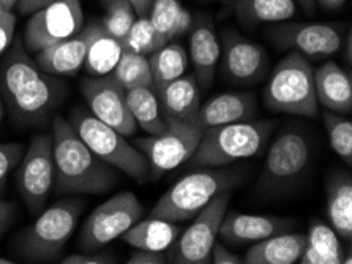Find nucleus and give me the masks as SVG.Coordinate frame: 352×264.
I'll use <instances>...</instances> for the list:
<instances>
[{
    "label": "nucleus",
    "instance_id": "obj_1",
    "mask_svg": "<svg viewBox=\"0 0 352 264\" xmlns=\"http://www.w3.org/2000/svg\"><path fill=\"white\" fill-rule=\"evenodd\" d=\"M0 97L14 123L28 128L45 127L65 100V85L58 77L43 72L14 37L0 63Z\"/></svg>",
    "mask_w": 352,
    "mask_h": 264
},
{
    "label": "nucleus",
    "instance_id": "obj_9",
    "mask_svg": "<svg viewBox=\"0 0 352 264\" xmlns=\"http://www.w3.org/2000/svg\"><path fill=\"white\" fill-rule=\"evenodd\" d=\"M142 214L144 207L135 193H117L90 212L79 234V249L82 252L101 250L140 222Z\"/></svg>",
    "mask_w": 352,
    "mask_h": 264
},
{
    "label": "nucleus",
    "instance_id": "obj_36",
    "mask_svg": "<svg viewBox=\"0 0 352 264\" xmlns=\"http://www.w3.org/2000/svg\"><path fill=\"white\" fill-rule=\"evenodd\" d=\"M24 152V145L21 143L0 144V199L7 192L10 172L19 165Z\"/></svg>",
    "mask_w": 352,
    "mask_h": 264
},
{
    "label": "nucleus",
    "instance_id": "obj_30",
    "mask_svg": "<svg viewBox=\"0 0 352 264\" xmlns=\"http://www.w3.org/2000/svg\"><path fill=\"white\" fill-rule=\"evenodd\" d=\"M153 77V90L184 77L188 67V54L180 43L169 41L147 56Z\"/></svg>",
    "mask_w": 352,
    "mask_h": 264
},
{
    "label": "nucleus",
    "instance_id": "obj_11",
    "mask_svg": "<svg viewBox=\"0 0 352 264\" xmlns=\"http://www.w3.org/2000/svg\"><path fill=\"white\" fill-rule=\"evenodd\" d=\"M231 201V192L218 195L195 215L193 223L179 234L174 244L166 250L168 263L174 264H207L210 252L217 242L223 217Z\"/></svg>",
    "mask_w": 352,
    "mask_h": 264
},
{
    "label": "nucleus",
    "instance_id": "obj_32",
    "mask_svg": "<svg viewBox=\"0 0 352 264\" xmlns=\"http://www.w3.org/2000/svg\"><path fill=\"white\" fill-rule=\"evenodd\" d=\"M122 48L124 51L151 56L153 51L164 46L163 40L153 29L148 16H136L126 34L122 37Z\"/></svg>",
    "mask_w": 352,
    "mask_h": 264
},
{
    "label": "nucleus",
    "instance_id": "obj_48",
    "mask_svg": "<svg viewBox=\"0 0 352 264\" xmlns=\"http://www.w3.org/2000/svg\"><path fill=\"white\" fill-rule=\"evenodd\" d=\"M18 2L19 0H0V3H2L7 10H13L16 5H18Z\"/></svg>",
    "mask_w": 352,
    "mask_h": 264
},
{
    "label": "nucleus",
    "instance_id": "obj_43",
    "mask_svg": "<svg viewBox=\"0 0 352 264\" xmlns=\"http://www.w3.org/2000/svg\"><path fill=\"white\" fill-rule=\"evenodd\" d=\"M52 2H56V0H19L16 7H18L21 14L25 16L38 12L40 8L46 7V5H50Z\"/></svg>",
    "mask_w": 352,
    "mask_h": 264
},
{
    "label": "nucleus",
    "instance_id": "obj_49",
    "mask_svg": "<svg viewBox=\"0 0 352 264\" xmlns=\"http://www.w3.org/2000/svg\"><path fill=\"white\" fill-rule=\"evenodd\" d=\"M3 114H5V105H3L2 97H0V122H2V119H3Z\"/></svg>",
    "mask_w": 352,
    "mask_h": 264
},
{
    "label": "nucleus",
    "instance_id": "obj_26",
    "mask_svg": "<svg viewBox=\"0 0 352 264\" xmlns=\"http://www.w3.org/2000/svg\"><path fill=\"white\" fill-rule=\"evenodd\" d=\"M327 217L340 239H352V179L348 172L330 176L325 184Z\"/></svg>",
    "mask_w": 352,
    "mask_h": 264
},
{
    "label": "nucleus",
    "instance_id": "obj_37",
    "mask_svg": "<svg viewBox=\"0 0 352 264\" xmlns=\"http://www.w3.org/2000/svg\"><path fill=\"white\" fill-rule=\"evenodd\" d=\"M16 18L12 10H7L0 3V56L7 52L14 40Z\"/></svg>",
    "mask_w": 352,
    "mask_h": 264
},
{
    "label": "nucleus",
    "instance_id": "obj_47",
    "mask_svg": "<svg viewBox=\"0 0 352 264\" xmlns=\"http://www.w3.org/2000/svg\"><path fill=\"white\" fill-rule=\"evenodd\" d=\"M346 37V61H348L351 63V51H352V35H351V30L348 32V34L344 35Z\"/></svg>",
    "mask_w": 352,
    "mask_h": 264
},
{
    "label": "nucleus",
    "instance_id": "obj_12",
    "mask_svg": "<svg viewBox=\"0 0 352 264\" xmlns=\"http://www.w3.org/2000/svg\"><path fill=\"white\" fill-rule=\"evenodd\" d=\"M54 181L52 134H35L30 139L16 172V187L30 214H38L45 209L50 193L54 188Z\"/></svg>",
    "mask_w": 352,
    "mask_h": 264
},
{
    "label": "nucleus",
    "instance_id": "obj_4",
    "mask_svg": "<svg viewBox=\"0 0 352 264\" xmlns=\"http://www.w3.org/2000/svg\"><path fill=\"white\" fill-rule=\"evenodd\" d=\"M275 130L272 121H247L206 128L188 161L196 168H220L263 154Z\"/></svg>",
    "mask_w": 352,
    "mask_h": 264
},
{
    "label": "nucleus",
    "instance_id": "obj_19",
    "mask_svg": "<svg viewBox=\"0 0 352 264\" xmlns=\"http://www.w3.org/2000/svg\"><path fill=\"white\" fill-rule=\"evenodd\" d=\"M221 45L207 16H199L190 29V59L199 88H209L217 73Z\"/></svg>",
    "mask_w": 352,
    "mask_h": 264
},
{
    "label": "nucleus",
    "instance_id": "obj_3",
    "mask_svg": "<svg viewBox=\"0 0 352 264\" xmlns=\"http://www.w3.org/2000/svg\"><path fill=\"white\" fill-rule=\"evenodd\" d=\"M240 168H201L169 188L152 207L148 217L182 223L199 214L213 198L231 192L245 179Z\"/></svg>",
    "mask_w": 352,
    "mask_h": 264
},
{
    "label": "nucleus",
    "instance_id": "obj_14",
    "mask_svg": "<svg viewBox=\"0 0 352 264\" xmlns=\"http://www.w3.org/2000/svg\"><path fill=\"white\" fill-rule=\"evenodd\" d=\"M89 111L116 128L124 136H133L138 125L126 105V90L113 73L104 77H87L79 84Z\"/></svg>",
    "mask_w": 352,
    "mask_h": 264
},
{
    "label": "nucleus",
    "instance_id": "obj_33",
    "mask_svg": "<svg viewBox=\"0 0 352 264\" xmlns=\"http://www.w3.org/2000/svg\"><path fill=\"white\" fill-rule=\"evenodd\" d=\"M322 121L330 148L343 159L346 165L352 163V122L337 112L329 110L322 111Z\"/></svg>",
    "mask_w": 352,
    "mask_h": 264
},
{
    "label": "nucleus",
    "instance_id": "obj_17",
    "mask_svg": "<svg viewBox=\"0 0 352 264\" xmlns=\"http://www.w3.org/2000/svg\"><path fill=\"white\" fill-rule=\"evenodd\" d=\"M294 226V220L291 219L226 211L218 238H221L229 245L242 247L256 244V242L272 238L275 234L287 233Z\"/></svg>",
    "mask_w": 352,
    "mask_h": 264
},
{
    "label": "nucleus",
    "instance_id": "obj_25",
    "mask_svg": "<svg viewBox=\"0 0 352 264\" xmlns=\"http://www.w3.org/2000/svg\"><path fill=\"white\" fill-rule=\"evenodd\" d=\"M213 2L221 3L247 27L281 23L291 19L297 12L294 0H213Z\"/></svg>",
    "mask_w": 352,
    "mask_h": 264
},
{
    "label": "nucleus",
    "instance_id": "obj_18",
    "mask_svg": "<svg viewBox=\"0 0 352 264\" xmlns=\"http://www.w3.org/2000/svg\"><path fill=\"white\" fill-rule=\"evenodd\" d=\"M164 121L196 123L201 108L199 84L195 74H184L155 89Z\"/></svg>",
    "mask_w": 352,
    "mask_h": 264
},
{
    "label": "nucleus",
    "instance_id": "obj_20",
    "mask_svg": "<svg viewBox=\"0 0 352 264\" xmlns=\"http://www.w3.org/2000/svg\"><path fill=\"white\" fill-rule=\"evenodd\" d=\"M89 27L84 26L76 35L57 41L35 54V63L52 77H74L84 65L87 51Z\"/></svg>",
    "mask_w": 352,
    "mask_h": 264
},
{
    "label": "nucleus",
    "instance_id": "obj_13",
    "mask_svg": "<svg viewBox=\"0 0 352 264\" xmlns=\"http://www.w3.org/2000/svg\"><path fill=\"white\" fill-rule=\"evenodd\" d=\"M84 21L81 0H56L30 14L23 35L25 50L36 54L70 39L85 26Z\"/></svg>",
    "mask_w": 352,
    "mask_h": 264
},
{
    "label": "nucleus",
    "instance_id": "obj_23",
    "mask_svg": "<svg viewBox=\"0 0 352 264\" xmlns=\"http://www.w3.org/2000/svg\"><path fill=\"white\" fill-rule=\"evenodd\" d=\"M89 41L84 59V72L87 77H104L114 72L119 59L124 52L122 43L104 29L101 21L87 24Z\"/></svg>",
    "mask_w": 352,
    "mask_h": 264
},
{
    "label": "nucleus",
    "instance_id": "obj_35",
    "mask_svg": "<svg viewBox=\"0 0 352 264\" xmlns=\"http://www.w3.org/2000/svg\"><path fill=\"white\" fill-rule=\"evenodd\" d=\"M182 8V0H152L147 16L164 45L173 41L175 21H177Z\"/></svg>",
    "mask_w": 352,
    "mask_h": 264
},
{
    "label": "nucleus",
    "instance_id": "obj_34",
    "mask_svg": "<svg viewBox=\"0 0 352 264\" xmlns=\"http://www.w3.org/2000/svg\"><path fill=\"white\" fill-rule=\"evenodd\" d=\"M100 3L104 10V16L100 19L101 24L111 35L122 40L136 18L131 2L130 0H100Z\"/></svg>",
    "mask_w": 352,
    "mask_h": 264
},
{
    "label": "nucleus",
    "instance_id": "obj_21",
    "mask_svg": "<svg viewBox=\"0 0 352 264\" xmlns=\"http://www.w3.org/2000/svg\"><path fill=\"white\" fill-rule=\"evenodd\" d=\"M258 112V105L250 92H226L213 97L199 108L196 123L202 130L226 123L253 121Z\"/></svg>",
    "mask_w": 352,
    "mask_h": 264
},
{
    "label": "nucleus",
    "instance_id": "obj_41",
    "mask_svg": "<svg viewBox=\"0 0 352 264\" xmlns=\"http://www.w3.org/2000/svg\"><path fill=\"white\" fill-rule=\"evenodd\" d=\"M16 215H18V206L13 201L0 199V238L12 228Z\"/></svg>",
    "mask_w": 352,
    "mask_h": 264
},
{
    "label": "nucleus",
    "instance_id": "obj_7",
    "mask_svg": "<svg viewBox=\"0 0 352 264\" xmlns=\"http://www.w3.org/2000/svg\"><path fill=\"white\" fill-rule=\"evenodd\" d=\"M68 122L98 159L130 176L138 184L144 185L151 181V166L146 155L116 128L101 122L82 106L74 108Z\"/></svg>",
    "mask_w": 352,
    "mask_h": 264
},
{
    "label": "nucleus",
    "instance_id": "obj_10",
    "mask_svg": "<svg viewBox=\"0 0 352 264\" xmlns=\"http://www.w3.org/2000/svg\"><path fill=\"white\" fill-rule=\"evenodd\" d=\"M202 133L204 130L197 123L166 121L164 132L136 139L135 145L146 155L151 166V181H158L193 157Z\"/></svg>",
    "mask_w": 352,
    "mask_h": 264
},
{
    "label": "nucleus",
    "instance_id": "obj_24",
    "mask_svg": "<svg viewBox=\"0 0 352 264\" xmlns=\"http://www.w3.org/2000/svg\"><path fill=\"white\" fill-rule=\"evenodd\" d=\"M307 245V234L281 233L256 242L245 253L247 264H296Z\"/></svg>",
    "mask_w": 352,
    "mask_h": 264
},
{
    "label": "nucleus",
    "instance_id": "obj_44",
    "mask_svg": "<svg viewBox=\"0 0 352 264\" xmlns=\"http://www.w3.org/2000/svg\"><path fill=\"white\" fill-rule=\"evenodd\" d=\"M130 2L136 16H147L152 0H130Z\"/></svg>",
    "mask_w": 352,
    "mask_h": 264
},
{
    "label": "nucleus",
    "instance_id": "obj_8",
    "mask_svg": "<svg viewBox=\"0 0 352 264\" xmlns=\"http://www.w3.org/2000/svg\"><path fill=\"white\" fill-rule=\"evenodd\" d=\"M310 143L298 130L281 132L270 144L267 159L258 182L264 195H281L289 192L310 163Z\"/></svg>",
    "mask_w": 352,
    "mask_h": 264
},
{
    "label": "nucleus",
    "instance_id": "obj_40",
    "mask_svg": "<svg viewBox=\"0 0 352 264\" xmlns=\"http://www.w3.org/2000/svg\"><path fill=\"white\" fill-rule=\"evenodd\" d=\"M210 263L215 264H242L243 258L232 253L226 245L215 242L210 252Z\"/></svg>",
    "mask_w": 352,
    "mask_h": 264
},
{
    "label": "nucleus",
    "instance_id": "obj_50",
    "mask_svg": "<svg viewBox=\"0 0 352 264\" xmlns=\"http://www.w3.org/2000/svg\"><path fill=\"white\" fill-rule=\"evenodd\" d=\"M13 263H16V261H12V260H8V258L0 256V264H13Z\"/></svg>",
    "mask_w": 352,
    "mask_h": 264
},
{
    "label": "nucleus",
    "instance_id": "obj_22",
    "mask_svg": "<svg viewBox=\"0 0 352 264\" xmlns=\"http://www.w3.org/2000/svg\"><path fill=\"white\" fill-rule=\"evenodd\" d=\"M314 88L318 103L325 110L346 116L352 111V81L351 73L337 62L327 61L314 70Z\"/></svg>",
    "mask_w": 352,
    "mask_h": 264
},
{
    "label": "nucleus",
    "instance_id": "obj_2",
    "mask_svg": "<svg viewBox=\"0 0 352 264\" xmlns=\"http://www.w3.org/2000/svg\"><path fill=\"white\" fill-rule=\"evenodd\" d=\"M51 123L57 195H101L113 190L119 182L117 170L87 148L65 117L56 116Z\"/></svg>",
    "mask_w": 352,
    "mask_h": 264
},
{
    "label": "nucleus",
    "instance_id": "obj_39",
    "mask_svg": "<svg viewBox=\"0 0 352 264\" xmlns=\"http://www.w3.org/2000/svg\"><path fill=\"white\" fill-rule=\"evenodd\" d=\"M128 264H166V252H153L136 249L128 258Z\"/></svg>",
    "mask_w": 352,
    "mask_h": 264
},
{
    "label": "nucleus",
    "instance_id": "obj_28",
    "mask_svg": "<svg viewBox=\"0 0 352 264\" xmlns=\"http://www.w3.org/2000/svg\"><path fill=\"white\" fill-rule=\"evenodd\" d=\"M344 250L332 226L313 220L307 234V245L298 263L302 264H341Z\"/></svg>",
    "mask_w": 352,
    "mask_h": 264
},
{
    "label": "nucleus",
    "instance_id": "obj_16",
    "mask_svg": "<svg viewBox=\"0 0 352 264\" xmlns=\"http://www.w3.org/2000/svg\"><path fill=\"white\" fill-rule=\"evenodd\" d=\"M223 74L234 84L254 85L269 73V54L263 45L245 39L234 29L223 32Z\"/></svg>",
    "mask_w": 352,
    "mask_h": 264
},
{
    "label": "nucleus",
    "instance_id": "obj_31",
    "mask_svg": "<svg viewBox=\"0 0 352 264\" xmlns=\"http://www.w3.org/2000/svg\"><path fill=\"white\" fill-rule=\"evenodd\" d=\"M117 81L124 85L125 90L136 88L153 89V77L147 56L124 51L113 72Z\"/></svg>",
    "mask_w": 352,
    "mask_h": 264
},
{
    "label": "nucleus",
    "instance_id": "obj_15",
    "mask_svg": "<svg viewBox=\"0 0 352 264\" xmlns=\"http://www.w3.org/2000/svg\"><path fill=\"white\" fill-rule=\"evenodd\" d=\"M270 40L281 50L297 51L307 59L333 56L344 43V29L338 24H280L270 29Z\"/></svg>",
    "mask_w": 352,
    "mask_h": 264
},
{
    "label": "nucleus",
    "instance_id": "obj_6",
    "mask_svg": "<svg viewBox=\"0 0 352 264\" xmlns=\"http://www.w3.org/2000/svg\"><path fill=\"white\" fill-rule=\"evenodd\" d=\"M263 95L270 111L310 119L318 117L314 68L297 51H289L276 63Z\"/></svg>",
    "mask_w": 352,
    "mask_h": 264
},
{
    "label": "nucleus",
    "instance_id": "obj_46",
    "mask_svg": "<svg viewBox=\"0 0 352 264\" xmlns=\"http://www.w3.org/2000/svg\"><path fill=\"white\" fill-rule=\"evenodd\" d=\"M294 2L300 5L308 14H313L314 8H316V0H294Z\"/></svg>",
    "mask_w": 352,
    "mask_h": 264
},
{
    "label": "nucleus",
    "instance_id": "obj_27",
    "mask_svg": "<svg viewBox=\"0 0 352 264\" xmlns=\"http://www.w3.org/2000/svg\"><path fill=\"white\" fill-rule=\"evenodd\" d=\"M182 233V226L169 220L148 217L140 220L120 236L125 244L135 249L166 252Z\"/></svg>",
    "mask_w": 352,
    "mask_h": 264
},
{
    "label": "nucleus",
    "instance_id": "obj_5",
    "mask_svg": "<svg viewBox=\"0 0 352 264\" xmlns=\"http://www.w3.org/2000/svg\"><path fill=\"white\" fill-rule=\"evenodd\" d=\"M85 204L79 198H63L43 211L34 225L21 231L14 250L28 263H56L76 230Z\"/></svg>",
    "mask_w": 352,
    "mask_h": 264
},
{
    "label": "nucleus",
    "instance_id": "obj_45",
    "mask_svg": "<svg viewBox=\"0 0 352 264\" xmlns=\"http://www.w3.org/2000/svg\"><path fill=\"white\" fill-rule=\"evenodd\" d=\"M348 0H316V5L319 3L327 12H337V10L343 8Z\"/></svg>",
    "mask_w": 352,
    "mask_h": 264
},
{
    "label": "nucleus",
    "instance_id": "obj_38",
    "mask_svg": "<svg viewBox=\"0 0 352 264\" xmlns=\"http://www.w3.org/2000/svg\"><path fill=\"white\" fill-rule=\"evenodd\" d=\"M63 264H114L117 258L109 252H82L62 258Z\"/></svg>",
    "mask_w": 352,
    "mask_h": 264
},
{
    "label": "nucleus",
    "instance_id": "obj_29",
    "mask_svg": "<svg viewBox=\"0 0 352 264\" xmlns=\"http://www.w3.org/2000/svg\"><path fill=\"white\" fill-rule=\"evenodd\" d=\"M126 105L136 125L148 134H160L166 128V121L160 111L155 90L151 88H136L126 90Z\"/></svg>",
    "mask_w": 352,
    "mask_h": 264
},
{
    "label": "nucleus",
    "instance_id": "obj_42",
    "mask_svg": "<svg viewBox=\"0 0 352 264\" xmlns=\"http://www.w3.org/2000/svg\"><path fill=\"white\" fill-rule=\"evenodd\" d=\"M193 21H195L193 16H191L188 10L184 7L182 12H180V14H179L177 21H175V26H174V30H173V41L175 39H179V37L188 34L191 26H193Z\"/></svg>",
    "mask_w": 352,
    "mask_h": 264
}]
</instances>
